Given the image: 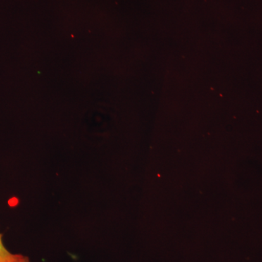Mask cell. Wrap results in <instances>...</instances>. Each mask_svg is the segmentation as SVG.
<instances>
[{
  "label": "cell",
  "mask_w": 262,
  "mask_h": 262,
  "mask_svg": "<svg viewBox=\"0 0 262 262\" xmlns=\"http://www.w3.org/2000/svg\"><path fill=\"white\" fill-rule=\"evenodd\" d=\"M3 234L0 233V262H30L28 256L20 253L10 252L5 247L3 241Z\"/></svg>",
  "instance_id": "6da1fadb"
}]
</instances>
